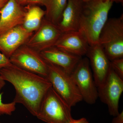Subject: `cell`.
<instances>
[{"label":"cell","instance_id":"obj_14","mask_svg":"<svg viewBox=\"0 0 123 123\" xmlns=\"http://www.w3.org/2000/svg\"><path fill=\"white\" fill-rule=\"evenodd\" d=\"M40 54L45 61L60 66L69 74L82 57L55 46L42 51Z\"/></svg>","mask_w":123,"mask_h":123},{"label":"cell","instance_id":"obj_1","mask_svg":"<svg viewBox=\"0 0 123 123\" xmlns=\"http://www.w3.org/2000/svg\"><path fill=\"white\" fill-rule=\"evenodd\" d=\"M0 76L11 83L15 90L13 102L22 104L36 117L43 99L51 84L46 77L28 72L14 65L0 70Z\"/></svg>","mask_w":123,"mask_h":123},{"label":"cell","instance_id":"obj_25","mask_svg":"<svg viewBox=\"0 0 123 123\" xmlns=\"http://www.w3.org/2000/svg\"><path fill=\"white\" fill-rule=\"evenodd\" d=\"M8 0H0V10L6 4Z\"/></svg>","mask_w":123,"mask_h":123},{"label":"cell","instance_id":"obj_11","mask_svg":"<svg viewBox=\"0 0 123 123\" xmlns=\"http://www.w3.org/2000/svg\"><path fill=\"white\" fill-rule=\"evenodd\" d=\"M33 33L22 25L8 31L0 35V51L9 59L18 49L26 43Z\"/></svg>","mask_w":123,"mask_h":123},{"label":"cell","instance_id":"obj_13","mask_svg":"<svg viewBox=\"0 0 123 123\" xmlns=\"http://www.w3.org/2000/svg\"><path fill=\"white\" fill-rule=\"evenodd\" d=\"M55 46L81 57L86 55L90 47L86 36L79 31L62 33Z\"/></svg>","mask_w":123,"mask_h":123},{"label":"cell","instance_id":"obj_22","mask_svg":"<svg viewBox=\"0 0 123 123\" xmlns=\"http://www.w3.org/2000/svg\"><path fill=\"white\" fill-rule=\"evenodd\" d=\"M46 0H28L27 4L30 5L40 4L44 5Z\"/></svg>","mask_w":123,"mask_h":123},{"label":"cell","instance_id":"obj_23","mask_svg":"<svg viewBox=\"0 0 123 123\" xmlns=\"http://www.w3.org/2000/svg\"><path fill=\"white\" fill-rule=\"evenodd\" d=\"M69 123H89V122L85 118H82L77 120L73 119Z\"/></svg>","mask_w":123,"mask_h":123},{"label":"cell","instance_id":"obj_28","mask_svg":"<svg viewBox=\"0 0 123 123\" xmlns=\"http://www.w3.org/2000/svg\"><path fill=\"white\" fill-rule=\"evenodd\" d=\"M84 2H86V1H88L89 0H82Z\"/></svg>","mask_w":123,"mask_h":123},{"label":"cell","instance_id":"obj_26","mask_svg":"<svg viewBox=\"0 0 123 123\" xmlns=\"http://www.w3.org/2000/svg\"><path fill=\"white\" fill-rule=\"evenodd\" d=\"M20 5L25 4H27L28 0H16Z\"/></svg>","mask_w":123,"mask_h":123},{"label":"cell","instance_id":"obj_5","mask_svg":"<svg viewBox=\"0 0 123 123\" xmlns=\"http://www.w3.org/2000/svg\"><path fill=\"white\" fill-rule=\"evenodd\" d=\"M36 117L46 123H69L73 119L71 107L52 87L45 95Z\"/></svg>","mask_w":123,"mask_h":123},{"label":"cell","instance_id":"obj_21","mask_svg":"<svg viewBox=\"0 0 123 123\" xmlns=\"http://www.w3.org/2000/svg\"><path fill=\"white\" fill-rule=\"evenodd\" d=\"M114 117L112 119V123H123V111Z\"/></svg>","mask_w":123,"mask_h":123},{"label":"cell","instance_id":"obj_20","mask_svg":"<svg viewBox=\"0 0 123 123\" xmlns=\"http://www.w3.org/2000/svg\"><path fill=\"white\" fill-rule=\"evenodd\" d=\"M12 64L9 58L0 52V70L10 66Z\"/></svg>","mask_w":123,"mask_h":123},{"label":"cell","instance_id":"obj_16","mask_svg":"<svg viewBox=\"0 0 123 123\" xmlns=\"http://www.w3.org/2000/svg\"><path fill=\"white\" fill-rule=\"evenodd\" d=\"M45 14V11L39 6L29 7L25 11L22 25L29 32L34 33L39 28Z\"/></svg>","mask_w":123,"mask_h":123},{"label":"cell","instance_id":"obj_15","mask_svg":"<svg viewBox=\"0 0 123 123\" xmlns=\"http://www.w3.org/2000/svg\"><path fill=\"white\" fill-rule=\"evenodd\" d=\"M84 2L82 0H68L57 25L62 33L78 31Z\"/></svg>","mask_w":123,"mask_h":123},{"label":"cell","instance_id":"obj_8","mask_svg":"<svg viewBox=\"0 0 123 123\" xmlns=\"http://www.w3.org/2000/svg\"><path fill=\"white\" fill-rule=\"evenodd\" d=\"M98 88V98L107 106L111 115L118 114L119 102L123 91V80L111 68L107 77Z\"/></svg>","mask_w":123,"mask_h":123},{"label":"cell","instance_id":"obj_4","mask_svg":"<svg viewBox=\"0 0 123 123\" xmlns=\"http://www.w3.org/2000/svg\"><path fill=\"white\" fill-rule=\"evenodd\" d=\"M98 43L110 61L123 58V15L108 19L100 33Z\"/></svg>","mask_w":123,"mask_h":123},{"label":"cell","instance_id":"obj_12","mask_svg":"<svg viewBox=\"0 0 123 123\" xmlns=\"http://www.w3.org/2000/svg\"><path fill=\"white\" fill-rule=\"evenodd\" d=\"M25 10L16 0H8L0 10V35L22 25Z\"/></svg>","mask_w":123,"mask_h":123},{"label":"cell","instance_id":"obj_7","mask_svg":"<svg viewBox=\"0 0 123 123\" xmlns=\"http://www.w3.org/2000/svg\"><path fill=\"white\" fill-rule=\"evenodd\" d=\"M11 63L28 72L46 78L47 63L40 53L25 44L19 48L9 58Z\"/></svg>","mask_w":123,"mask_h":123},{"label":"cell","instance_id":"obj_17","mask_svg":"<svg viewBox=\"0 0 123 123\" xmlns=\"http://www.w3.org/2000/svg\"><path fill=\"white\" fill-rule=\"evenodd\" d=\"M68 0H46L44 4L46 8L44 18L53 24L58 25L65 9Z\"/></svg>","mask_w":123,"mask_h":123},{"label":"cell","instance_id":"obj_2","mask_svg":"<svg viewBox=\"0 0 123 123\" xmlns=\"http://www.w3.org/2000/svg\"><path fill=\"white\" fill-rule=\"evenodd\" d=\"M113 2L109 0H89L84 2L79 29L90 46L98 43L100 33L108 19Z\"/></svg>","mask_w":123,"mask_h":123},{"label":"cell","instance_id":"obj_10","mask_svg":"<svg viewBox=\"0 0 123 123\" xmlns=\"http://www.w3.org/2000/svg\"><path fill=\"white\" fill-rule=\"evenodd\" d=\"M97 87L105 80L111 69V61L99 43L90 46L86 55Z\"/></svg>","mask_w":123,"mask_h":123},{"label":"cell","instance_id":"obj_19","mask_svg":"<svg viewBox=\"0 0 123 123\" xmlns=\"http://www.w3.org/2000/svg\"><path fill=\"white\" fill-rule=\"evenodd\" d=\"M111 65L117 75L123 80V58L111 61Z\"/></svg>","mask_w":123,"mask_h":123},{"label":"cell","instance_id":"obj_18","mask_svg":"<svg viewBox=\"0 0 123 123\" xmlns=\"http://www.w3.org/2000/svg\"><path fill=\"white\" fill-rule=\"evenodd\" d=\"M3 94V92L0 93V115H11L16 109V103L13 101L10 103H3L2 101Z\"/></svg>","mask_w":123,"mask_h":123},{"label":"cell","instance_id":"obj_3","mask_svg":"<svg viewBox=\"0 0 123 123\" xmlns=\"http://www.w3.org/2000/svg\"><path fill=\"white\" fill-rule=\"evenodd\" d=\"M46 62L48 68L46 78L60 97L71 107L82 101L80 93L70 74L60 66Z\"/></svg>","mask_w":123,"mask_h":123},{"label":"cell","instance_id":"obj_9","mask_svg":"<svg viewBox=\"0 0 123 123\" xmlns=\"http://www.w3.org/2000/svg\"><path fill=\"white\" fill-rule=\"evenodd\" d=\"M57 25L43 18L39 28L25 44L40 53L55 46L62 34Z\"/></svg>","mask_w":123,"mask_h":123},{"label":"cell","instance_id":"obj_6","mask_svg":"<svg viewBox=\"0 0 123 123\" xmlns=\"http://www.w3.org/2000/svg\"><path fill=\"white\" fill-rule=\"evenodd\" d=\"M70 75L80 93L82 100L89 104L95 103L98 98V88L88 58L82 57Z\"/></svg>","mask_w":123,"mask_h":123},{"label":"cell","instance_id":"obj_24","mask_svg":"<svg viewBox=\"0 0 123 123\" xmlns=\"http://www.w3.org/2000/svg\"><path fill=\"white\" fill-rule=\"evenodd\" d=\"M5 84V81L1 78V77L0 76V91L2 88H4Z\"/></svg>","mask_w":123,"mask_h":123},{"label":"cell","instance_id":"obj_27","mask_svg":"<svg viewBox=\"0 0 123 123\" xmlns=\"http://www.w3.org/2000/svg\"><path fill=\"white\" fill-rule=\"evenodd\" d=\"M111 2H116L117 3H123V0H109Z\"/></svg>","mask_w":123,"mask_h":123}]
</instances>
